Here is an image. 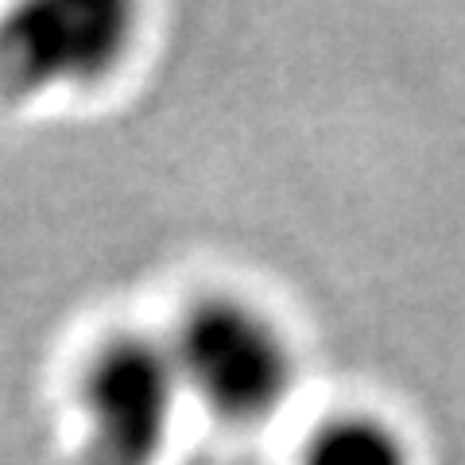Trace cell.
<instances>
[{
    "label": "cell",
    "instance_id": "6da1fadb",
    "mask_svg": "<svg viewBox=\"0 0 465 465\" xmlns=\"http://www.w3.org/2000/svg\"><path fill=\"white\" fill-rule=\"evenodd\" d=\"M171 345L183 388L232 423H256L283 407L295 384V353L275 318L237 295L198 299Z\"/></svg>",
    "mask_w": 465,
    "mask_h": 465
},
{
    "label": "cell",
    "instance_id": "7a4b0ae2",
    "mask_svg": "<svg viewBox=\"0 0 465 465\" xmlns=\"http://www.w3.org/2000/svg\"><path fill=\"white\" fill-rule=\"evenodd\" d=\"M183 376L167 341L116 333L82 369V465H155L179 407Z\"/></svg>",
    "mask_w": 465,
    "mask_h": 465
},
{
    "label": "cell",
    "instance_id": "3957f363",
    "mask_svg": "<svg viewBox=\"0 0 465 465\" xmlns=\"http://www.w3.org/2000/svg\"><path fill=\"white\" fill-rule=\"evenodd\" d=\"M133 12L121 5H32L0 27V90L94 82L121 63Z\"/></svg>",
    "mask_w": 465,
    "mask_h": 465
},
{
    "label": "cell",
    "instance_id": "277c9868",
    "mask_svg": "<svg viewBox=\"0 0 465 465\" xmlns=\"http://www.w3.org/2000/svg\"><path fill=\"white\" fill-rule=\"evenodd\" d=\"M302 465H411L396 427L372 415H341L318 427L302 446Z\"/></svg>",
    "mask_w": 465,
    "mask_h": 465
}]
</instances>
